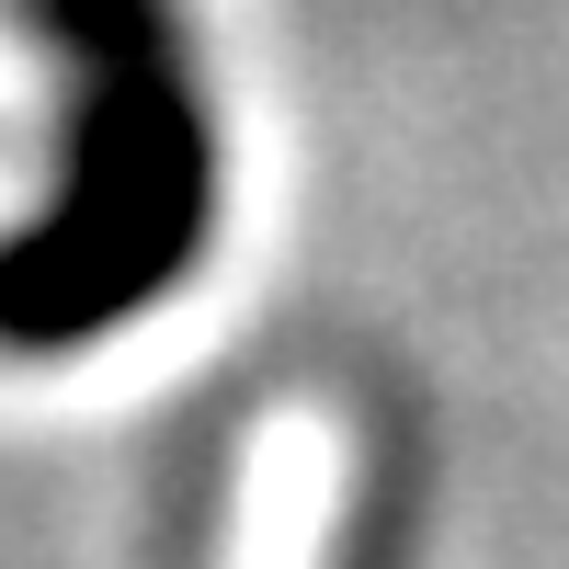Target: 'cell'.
Listing matches in <instances>:
<instances>
[{
    "label": "cell",
    "mask_w": 569,
    "mask_h": 569,
    "mask_svg": "<svg viewBox=\"0 0 569 569\" xmlns=\"http://www.w3.org/2000/svg\"><path fill=\"white\" fill-rule=\"evenodd\" d=\"M69 80V171L12 262H0V342L69 353L80 330L149 308L194 262L206 228V114L160 0H46Z\"/></svg>",
    "instance_id": "cell-1"
},
{
    "label": "cell",
    "mask_w": 569,
    "mask_h": 569,
    "mask_svg": "<svg viewBox=\"0 0 569 569\" xmlns=\"http://www.w3.org/2000/svg\"><path fill=\"white\" fill-rule=\"evenodd\" d=\"M410 421L353 365H319L240 421L217 569H399Z\"/></svg>",
    "instance_id": "cell-2"
}]
</instances>
